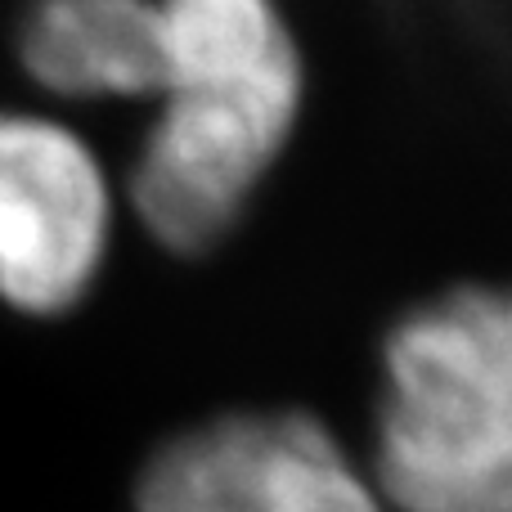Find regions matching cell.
Wrapping results in <instances>:
<instances>
[{
	"mask_svg": "<svg viewBox=\"0 0 512 512\" xmlns=\"http://www.w3.org/2000/svg\"><path fill=\"white\" fill-rule=\"evenodd\" d=\"M364 468L391 512H512V288H454L391 324Z\"/></svg>",
	"mask_w": 512,
	"mask_h": 512,
	"instance_id": "2",
	"label": "cell"
},
{
	"mask_svg": "<svg viewBox=\"0 0 512 512\" xmlns=\"http://www.w3.org/2000/svg\"><path fill=\"white\" fill-rule=\"evenodd\" d=\"M14 54L45 108L149 104L158 90V0H32Z\"/></svg>",
	"mask_w": 512,
	"mask_h": 512,
	"instance_id": "5",
	"label": "cell"
},
{
	"mask_svg": "<svg viewBox=\"0 0 512 512\" xmlns=\"http://www.w3.org/2000/svg\"><path fill=\"white\" fill-rule=\"evenodd\" d=\"M131 512H391L364 459L297 405L216 409L167 432L131 481Z\"/></svg>",
	"mask_w": 512,
	"mask_h": 512,
	"instance_id": "4",
	"label": "cell"
},
{
	"mask_svg": "<svg viewBox=\"0 0 512 512\" xmlns=\"http://www.w3.org/2000/svg\"><path fill=\"white\" fill-rule=\"evenodd\" d=\"M162 63L122 176L126 216L194 261L248 221L292 149L306 59L279 0H158Z\"/></svg>",
	"mask_w": 512,
	"mask_h": 512,
	"instance_id": "1",
	"label": "cell"
},
{
	"mask_svg": "<svg viewBox=\"0 0 512 512\" xmlns=\"http://www.w3.org/2000/svg\"><path fill=\"white\" fill-rule=\"evenodd\" d=\"M122 212V180L68 113L0 108V306L72 315L104 279Z\"/></svg>",
	"mask_w": 512,
	"mask_h": 512,
	"instance_id": "3",
	"label": "cell"
}]
</instances>
